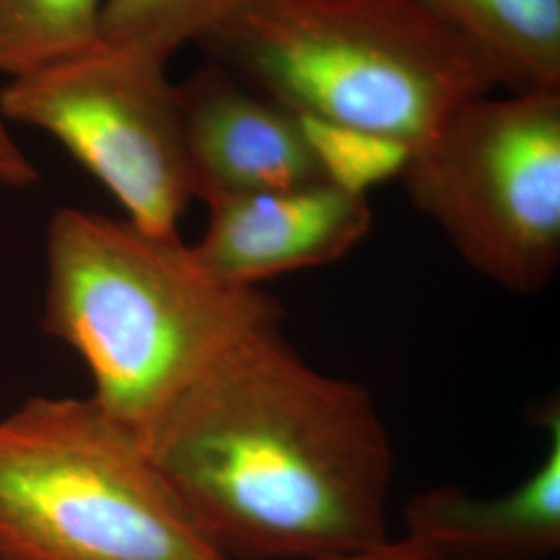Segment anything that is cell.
Instances as JSON below:
<instances>
[{
  "instance_id": "5bb4252c",
  "label": "cell",
  "mask_w": 560,
  "mask_h": 560,
  "mask_svg": "<svg viewBox=\"0 0 560 560\" xmlns=\"http://www.w3.org/2000/svg\"><path fill=\"white\" fill-rule=\"evenodd\" d=\"M38 180L36 166L21 152L18 141L4 127L0 117V183L9 187H30Z\"/></svg>"
},
{
  "instance_id": "8fae6325",
  "label": "cell",
  "mask_w": 560,
  "mask_h": 560,
  "mask_svg": "<svg viewBox=\"0 0 560 560\" xmlns=\"http://www.w3.org/2000/svg\"><path fill=\"white\" fill-rule=\"evenodd\" d=\"M104 0H0V71L18 78L101 40Z\"/></svg>"
},
{
  "instance_id": "30bf717a",
  "label": "cell",
  "mask_w": 560,
  "mask_h": 560,
  "mask_svg": "<svg viewBox=\"0 0 560 560\" xmlns=\"http://www.w3.org/2000/svg\"><path fill=\"white\" fill-rule=\"evenodd\" d=\"M511 94L560 92V0H421Z\"/></svg>"
},
{
  "instance_id": "9c48e42d",
  "label": "cell",
  "mask_w": 560,
  "mask_h": 560,
  "mask_svg": "<svg viewBox=\"0 0 560 560\" xmlns=\"http://www.w3.org/2000/svg\"><path fill=\"white\" fill-rule=\"evenodd\" d=\"M548 436L540 467L501 497L455 486L434 488L405 506L407 536L448 560H548L560 550V411L538 413Z\"/></svg>"
},
{
  "instance_id": "9a60e30c",
  "label": "cell",
  "mask_w": 560,
  "mask_h": 560,
  "mask_svg": "<svg viewBox=\"0 0 560 560\" xmlns=\"http://www.w3.org/2000/svg\"><path fill=\"white\" fill-rule=\"evenodd\" d=\"M332 560H448L439 552H434L432 548L423 546L421 541L413 540L409 536L400 538V540H388L378 548L358 552V555H349V557H340Z\"/></svg>"
},
{
  "instance_id": "4fadbf2b",
  "label": "cell",
  "mask_w": 560,
  "mask_h": 560,
  "mask_svg": "<svg viewBox=\"0 0 560 560\" xmlns=\"http://www.w3.org/2000/svg\"><path fill=\"white\" fill-rule=\"evenodd\" d=\"M300 115V113H298ZM324 179L368 196V189L400 177L411 150L399 141L300 115Z\"/></svg>"
},
{
  "instance_id": "ba28073f",
  "label": "cell",
  "mask_w": 560,
  "mask_h": 560,
  "mask_svg": "<svg viewBox=\"0 0 560 560\" xmlns=\"http://www.w3.org/2000/svg\"><path fill=\"white\" fill-rule=\"evenodd\" d=\"M206 203L208 226L191 249L214 279L235 287L340 260L372 226L368 196L330 180Z\"/></svg>"
},
{
  "instance_id": "5b68a950",
  "label": "cell",
  "mask_w": 560,
  "mask_h": 560,
  "mask_svg": "<svg viewBox=\"0 0 560 560\" xmlns=\"http://www.w3.org/2000/svg\"><path fill=\"white\" fill-rule=\"evenodd\" d=\"M413 206L481 277L521 295L560 264V92L481 96L411 152Z\"/></svg>"
},
{
  "instance_id": "7a4b0ae2",
  "label": "cell",
  "mask_w": 560,
  "mask_h": 560,
  "mask_svg": "<svg viewBox=\"0 0 560 560\" xmlns=\"http://www.w3.org/2000/svg\"><path fill=\"white\" fill-rule=\"evenodd\" d=\"M282 318L214 279L179 235L75 208L48 226L44 330L85 361L92 400L141 436L233 345Z\"/></svg>"
},
{
  "instance_id": "3957f363",
  "label": "cell",
  "mask_w": 560,
  "mask_h": 560,
  "mask_svg": "<svg viewBox=\"0 0 560 560\" xmlns=\"http://www.w3.org/2000/svg\"><path fill=\"white\" fill-rule=\"evenodd\" d=\"M198 44L303 117L411 152L497 88L480 52L421 0H241Z\"/></svg>"
},
{
  "instance_id": "8992f818",
  "label": "cell",
  "mask_w": 560,
  "mask_h": 560,
  "mask_svg": "<svg viewBox=\"0 0 560 560\" xmlns=\"http://www.w3.org/2000/svg\"><path fill=\"white\" fill-rule=\"evenodd\" d=\"M166 62L98 40L13 78L0 117L38 127L152 235H179L198 187Z\"/></svg>"
},
{
  "instance_id": "7c38bea8",
  "label": "cell",
  "mask_w": 560,
  "mask_h": 560,
  "mask_svg": "<svg viewBox=\"0 0 560 560\" xmlns=\"http://www.w3.org/2000/svg\"><path fill=\"white\" fill-rule=\"evenodd\" d=\"M241 0H104L101 40L168 62L200 42Z\"/></svg>"
},
{
  "instance_id": "6da1fadb",
  "label": "cell",
  "mask_w": 560,
  "mask_h": 560,
  "mask_svg": "<svg viewBox=\"0 0 560 560\" xmlns=\"http://www.w3.org/2000/svg\"><path fill=\"white\" fill-rule=\"evenodd\" d=\"M229 560H332L390 540L393 444L372 395L280 322L233 345L140 436Z\"/></svg>"
},
{
  "instance_id": "52a82bcc",
  "label": "cell",
  "mask_w": 560,
  "mask_h": 560,
  "mask_svg": "<svg viewBox=\"0 0 560 560\" xmlns=\"http://www.w3.org/2000/svg\"><path fill=\"white\" fill-rule=\"evenodd\" d=\"M177 101L198 200L326 180L300 115L221 62L177 85Z\"/></svg>"
},
{
  "instance_id": "277c9868",
  "label": "cell",
  "mask_w": 560,
  "mask_h": 560,
  "mask_svg": "<svg viewBox=\"0 0 560 560\" xmlns=\"http://www.w3.org/2000/svg\"><path fill=\"white\" fill-rule=\"evenodd\" d=\"M0 560H229L141 439L90 399L0 420Z\"/></svg>"
}]
</instances>
